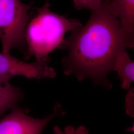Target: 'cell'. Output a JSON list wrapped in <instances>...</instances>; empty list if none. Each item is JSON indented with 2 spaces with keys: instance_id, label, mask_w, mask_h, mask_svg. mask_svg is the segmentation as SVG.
Wrapping results in <instances>:
<instances>
[{
  "instance_id": "5",
  "label": "cell",
  "mask_w": 134,
  "mask_h": 134,
  "mask_svg": "<svg viewBox=\"0 0 134 134\" xmlns=\"http://www.w3.org/2000/svg\"><path fill=\"white\" fill-rule=\"evenodd\" d=\"M50 58L27 63L12 56L10 53H0V76L8 80L15 76L40 80L54 78L56 72L49 65Z\"/></svg>"
},
{
  "instance_id": "10",
  "label": "cell",
  "mask_w": 134,
  "mask_h": 134,
  "mask_svg": "<svg viewBox=\"0 0 134 134\" xmlns=\"http://www.w3.org/2000/svg\"><path fill=\"white\" fill-rule=\"evenodd\" d=\"M53 134H88V131L83 126H81L77 129L69 126L64 130L60 129L59 127L55 126L54 128Z\"/></svg>"
},
{
  "instance_id": "6",
  "label": "cell",
  "mask_w": 134,
  "mask_h": 134,
  "mask_svg": "<svg viewBox=\"0 0 134 134\" xmlns=\"http://www.w3.org/2000/svg\"><path fill=\"white\" fill-rule=\"evenodd\" d=\"M107 6L125 33L134 41V0H110Z\"/></svg>"
},
{
  "instance_id": "4",
  "label": "cell",
  "mask_w": 134,
  "mask_h": 134,
  "mask_svg": "<svg viewBox=\"0 0 134 134\" xmlns=\"http://www.w3.org/2000/svg\"><path fill=\"white\" fill-rule=\"evenodd\" d=\"M65 113L58 103L53 113L42 119L32 118L24 110L15 108L0 120V134H40L51 120Z\"/></svg>"
},
{
  "instance_id": "1",
  "label": "cell",
  "mask_w": 134,
  "mask_h": 134,
  "mask_svg": "<svg viewBox=\"0 0 134 134\" xmlns=\"http://www.w3.org/2000/svg\"><path fill=\"white\" fill-rule=\"evenodd\" d=\"M107 4L91 11L86 24L72 31L60 49L67 50L61 62L65 75L79 81L90 79L109 89L112 84L107 76L115 58L121 51L133 48L134 41L125 33Z\"/></svg>"
},
{
  "instance_id": "7",
  "label": "cell",
  "mask_w": 134,
  "mask_h": 134,
  "mask_svg": "<svg viewBox=\"0 0 134 134\" xmlns=\"http://www.w3.org/2000/svg\"><path fill=\"white\" fill-rule=\"evenodd\" d=\"M116 72L120 79L121 87L129 90L134 81V62L126 50L120 51L115 58L112 70Z\"/></svg>"
},
{
  "instance_id": "2",
  "label": "cell",
  "mask_w": 134,
  "mask_h": 134,
  "mask_svg": "<svg viewBox=\"0 0 134 134\" xmlns=\"http://www.w3.org/2000/svg\"><path fill=\"white\" fill-rule=\"evenodd\" d=\"M81 21L57 14L50 9L49 1L36 9V13L29 20L25 32L27 45V59L34 56L36 60L49 58V55L60 49L67 32L80 28Z\"/></svg>"
},
{
  "instance_id": "8",
  "label": "cell",
  "mask_w": 134,
  "mask_h": 134,
  "mask_svg": "<svg viewBox=\"0 0 134 134\" xmlns=\"http://www.w3.org/2000/svg\"><path fill=\"white\" fill-rule=\"evenodd\" d=\"M9 80L0 76V116L14 106L22 97L19 88L13 86Z\"/></svg>"
},
{
  "instance_id": "3",
  "label": "cell",
  "mask_w": 134,
  "mask_h": 134,
  "mask_svg": "<svg viewBox=\"0 0 134 134\" xmlns=\"http://www.w3.org/2000/svg\"><path fill=\"white\" fill-rule=\"evenodd\" d=\"M32 5L20 0H0V40L3 51L10 53L13 48L22 46L30 20Z\"/></svg>"
},
{
  "instance_id": "9",
  "label": "cell",
  "mask_w": 134,
  "mask_h": 134,
  "mask_svg": "<svg viewBox=\"0 0 134 134\" xmlns=\"http://www.w3.org/2000/svg\"><path fill=\"white\" fill-rule=\"evenodd\" d=\"M109 2L110 0H73L76 9L80 10L86 9L91 11L97 10Z\"/></svg>"
}]
</instances>
